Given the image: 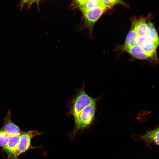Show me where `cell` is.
Instances as JSON below:
<instances>
[{
  "label": "cell",
  "instance_id": "6da1fadb",
  "mask_svg": "<svg viewBox=\"0 0 159 159\" xmlns=\"http://www.w3.org/2000/svg\"><path fill=\"white\" fill-rule=\"evenodd\" d=\"M73 99L69 113L74 117L75 122L82 109L86 106L95 102V100L86 93L84 88L81 89Z\"/></svg>",
  "mask_w": 159,
  "mask_h": 159
},
{
  "label": "cell",
  "instance_id": "277c9868",
  "mask_svg": "<svg viewBox=\"0 0 159 159\" xmlns=\"http://www.w3.org/2000/svg\"><path fill=\"white\" fill-rule=\"evenodd\" d=\"M42 134L37 130L30 131L22 132L20 135V140L13 159H18L19 156L27 150L31 146V140L36 136Z\"/></svg>",
  "mask_w": 159,
  "mask_h": 159
},
{
  "label": "cell",
  "instance_id": "7a4b0ae2",
  "mask_svg": "<svg viewBox=\"0 0 159 159\" xmlns=\"http://www.w3.org/2000/svg\"><path fill=\"white\" fill-rule=\"evenodd\" d=\"M95 103L94 102L86 106L80 112L77 121L75 122L74 133L80 129L87 127L91 123L95 116Z\"/></svg>",
  "mask_w": 159,
  "mask_h": 159
},
{
  "label": "cell",
  "instance_id": "30bf717a",
  "mask_svg": "<svg viewBox=\"0 0 159 159\" xmlns=\"http://www.w3.org/2000/svg\"><path fill=\"white\" fill-rule=\"evenodd\" d=\"M141 137L147 142L153 143L159 146V127L148 132Z\"/></svg>",
  "mask_w": 159,
  "mask_h": 159
},
{
  "label": "cell",
  "instance_id": "8992f818",
  "mask_svg": "<svg viewBox=\"0 0 159 159\" xmlns=\"http://www.w3.org/2000/svg\"><path fill=\"white\" fill-rule=\"evenodd\" d=\"M3 125L1 128L10 136L20 135L22 133L18 126L11 120V112L9 109L3 119Z\"/></svg>",
  "mask_w": 159,
  "mask_h": 159
},
{
  "label": "cell",
  "instance_id": "8fae6325",
  "mask_svg": "<svg viewBox=\"0 0 159 159\" xmlns=\"http://www.w3.org/2000/svg\"><path fill=\"white\" fill-rule=\"evenodd\" d=\"M137 35L132 29L127 34L123 45V50H125L129 47L135 44V40Z\"/></svg>",
  "mask_w": 159,
  "mask_h": 159
},
{
  "label": "cell",
  "instance_id": "9a60e30c",
  "mask_svg": "<svg viewBox=\"0 0 159 159\" xmlns=\"http://www.w3.org/2000/svg\"><path fill=\"white\" fill-rule=\"evenodd\" d=\"M104 6L107 9L110 8L114 6L123 3V1L119 0H102Z\"/></svg>",
  "mask_w": 159,
  "mask_h": 159
},
{
  "label": "cell",
  "instance_id": "3957f363",
  "mask_svg": "<svg viewBox=\"0 0 159 159\" xmlns=\"http://www.w3.org/2000/svg\"><path fill=\"white\" fill-rule=\"evenodd\" d=\"M107 9L103 5L82 12L84 20V26L91 29L95 23Z\"/></svg>",
  "mask_w": 159,
  "mask_h": 159
},
{
  "label": "cell",
  "instance_id": "4fadbf2b",
  "mask_svg": "<svg viewBox=\"0 0 159 159\" xmlns=\"http://www.w3.org/2000/svg\"><path fill=\"white\" fill-rule=\"evenodd\" d=\"M10 136L2 129L0 130V146L3 148L7 144Z\"/></svg>",
  "mask_w": 159,
  "mask_h": 159
},
{
  "label": "cell",
  "instance_id": "52a82bcc",
  "mask_svg": "<svg viewBox=\"0 0 159 159\" xmlns=\"http://www.w3.org/2000/svg\"><path fill=\"white\" fill-rule=\"evenodd\" d=\"M125 51L137 59L148 60L151 62H155L146 53L140 46L135 44L129 47Z\"/></svg>",
  "mask_w": 159,
  "mask_h": 159
},
{
  "label": "cell",
  "instance_id": "7c38bea8",
  "mask_svg": "<svg viewBox=\"0 0 159 159\" xmlns=\"http://www.w3.org/2000/svg\"><path fill=\"white\" fill-rule=\"evenodd\" d=\"M148 34L152 39L153 42L156 46L159 45V37L153 23L149 21L148 22Z\"/></svg>",
  "mask_w": 159,
  "mask_h": 159
},
{
  "label": "cell",
  "instance_id": "5bb4252c",
  "mask_svg": "<svg viewBox=\"0 0 159 159\" xmlns=\"http://www.w3.org/2000/svg\"><path fill=\"white\" fill-rule=\"evenodd\" d=\"M147 41L153 42L152 39L148 34L144 36H137L135 40V44L140 46Z\"/></svg>",
  "mask_w": 159,
  "mask_h": 159
},
{
  "label": "cell",
  "instance_id": "9c48e42d",
  "mask_svg": "<svg viewBox=\"0 0 159 159\" xmlns=\"http://www.w3.org/2000/svg\"><path fill=\"white\" fill-rule=\"evenodd\" d=\"M147 18H141L134 21L133 28L138 36H144L148 34V25Z\"/></svg>",
  "mask_w": 159,
  "mask_h": 159
},
{
  "label": "cell",
  "instance_id": "5b68a950",
  "mask_svg": "<svg viewBox=\"0 0 159 159\" xmlns=\"http://www.w3.org/2000/svg\"><path fill=\"white\" fill-rule=\"evenodd\" d=\"M103 5L102 0H75L72 3L71 7L73 9H78L82 12Z\"/></svg>",
  "mask_w": 159,
  "mask_h": 159
},
{
  "label": "cell",
  "instance_id": "ba28073f",
  "mask_svg": "<svg viewBox=\"0 0 159 159\" xmlns=\"http://www.w3.org/2000/svg\"><path fill=\"white\" fill-rule=\"evenodd\" d=\"M20 135L10 136L7 144L3 148L7 154L8 159H13L19 143Z\"/></svg>",
  "mask_w": 159,
  "mask_h": 159
}]
</instances>
